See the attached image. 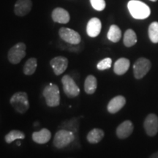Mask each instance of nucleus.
<instances>
[{
	"instance_id": "1",
	"label": "nucleus",
	"mask_w": 158,
	"mask_h": 158,
	"mask_svg": "<svg viewBox=\"0 0 158 158\" xmlns=\"http://www.w3.org/2000/svg\"><path fill=\"white\" fill-rule=\"evenodd\" d=\"M127 8L130 15L135 19H146L151 14L149 6L139 0H130L127 3Z\"/></svg>"
},
{
	"instance_id": "2",
	"label": "nucleus",
	"mask_w": 158,
	"mask_h": 158,
	"mask_svg": "<svg viewBox=\"0 0 158 158\" xmlns=\"http://www.w3.org/2000/svg\"><path fill=\"white\" fill-rule=\"evenodd\" d=\"M12 107L18 113L23 114L29 108L28 95L24 92H18L11 97L10 100Z\"/></svg>"
},
{
	"instance_id": "3",
	"label": "nucleus",
	"mask_w": 158,
	"mask_h": 158,
	"mask_svg": "<svg viewBox=\"0 0 158 158\" xmlns=\"http://www.w3.org/2000/svg\"><path fill=\"white\" fill-rule=\"evenodd\" d=\"M45 102L49 107H56L60 103V92L58 86L54 84H49L43 91Z\"/></svg>"
},
{
	"instance_id": "4",
	"label": "nucleus",
	"mask_w": 158,
	"mask_h": 158,
	"mask_svg": "<svg viewBox=\"0 0 158 158\" xmlns=\"http://www.w3.org/2000/svg\"><path fill=\"white\" fill-rule=\"evenodd\" d=\"M75 139L76 135L73 132L62 129L58 130L55 134L53 143L57 149H62L72 143Z\"/></svg>"
},
{
	"instance_id": "5",
	"label": "nucleus",
	"mask_w": 158,
	"mask_h": 158,
	"mask_svg": "<svg viewBox=\"0 0 158 158\" xmlns=\"http://www.w3.org/2000/svg\"><path fill=\"white\" fill-rule=\"evenodd\" d=\"M27 45L23 43H18L10 48L7 53V59L11 64H17L26 56Z\"/></svg>"
},
{
	"instance_id": "6",
	"label": "nucleus",
	"mask_w": 158,
	"mask_h": 158,
	"mask_svg": "<svg viewBox=\"0 0 158 158\" xmlns=\"http://www.w3.org/2000/svg\"><path fill=\"white\" fill-rule=\"evenodd\" d=\"M63 91L69 98H74L80 94V89L76 84L72 77L68 75H64L62 78Z\"/></svg>"
},
{
	"instance_id": "7",
	"label": "nucleus",
	"mask_w": 158,
	"mask_h": 158,
	"mask_svg": "<svg viewBox=\"0 0 158 158\" xmlns=\"http://www.w3.org/2000/svg\"><path fill=\"white\" fill-rule=\"evenodd\" d=\"M151 62L147 58L138 59L133 65V74L136 79H141L148 73L151 69Z\"/></svg>"
},
{
	"instance_id": "8",
	"label": "nucleus",
	"mask_w": 158,
	"mask_h": 158,
	"mask_svg": "<svg viewBox=\"0 0 158 158\" xmlns=\"http://www.w3.org/2000/svg\"><path fill=\"white\" fill-rule=\"evenodd\" d=\"M59 35L65 43L70 45H79L81 42L80 34L73 29L62 27L59 30Z\"/></svg>"
},
{
	"instance_id": "9",
	"label": "nucleus",
	"mask_w": 158,
	"mask_h": 158,
	"mask_svg": "<svg viewBox=\"0 0 158 158\" xmlns=\"http://www.w3.org/2000/svg\"><path fill=\"white\" fill-rule=\"evenodd\" d=\"M68 59L62 56H56L50 61V65L56 76H60L68 67Z\"/></svg>"
},
{
	"instance_id": "10",
	"label": "nucleus",
	"mask_w": 158,
	"mask_h": 158,
	"mask_svg": "<svg viewBox=\"0 0 158 158\" xmlns=\"http://www.w3.org/2000/svg\"><path fill=\"white\" fill-rule=\"evenodd\" d=\"M143 127L149 136H155L158 132V117L155 114H150L145 118Z\"/></svg>"
},
{
	"instance_id": "11",
	"label": "nucleus",
	"mask_w": 158,
	"mask_h": 158,
	"mask_svg": "<svg viewBox=\"0 0 158 158\" xmlns=\"http://www.w3.org/2000/svg\"><path fill=\"white\" fill-rule=\"evenodd\" d=\"M32 8L31 0H17L14 5V13L17 16L23 17L28 15Z\"/></svg>"
},
{
	"instance_id": "12",
	"label": "nucleus",
	"mask_w": 158,
	"mask_h": 158,
	"mask_svg": "<svg viewBox=\"0 0 158 158\" xmlns=\"http://www.w3.org/2000/svg\"><path fill=\"white\" fill-rule=\"evenodd\" d=\"M133 124L130 120H126L119 124L116 128V135L120 139L127 138L133 133Z\"/></svg>"
},
{
	"instance_id": "13",
	"label": "nucleus",
	"mask_w": 158,
	"mask_h": 158,
	"mask_svg": "<svg viewBox=\"0 0 158 158\" xmlns=\"http://www.w3.org/2000/svg\"><path fill=\"white\" fill-rule=\"evenodd\" d=\"M102 23L98 18H92L86 25V33L90 37H96L100 35Z\"/></svg>"
},
{
	"instance_id": "14",
	"label": "nucleus",
	"mask_w": 158,
	"mask_h": 158,
	"mask_svg": "<svg viewBox=\"0 0 158 158\" xmlns=\"http://www.w3.org/2000/svg\"><path fill=\"white\" fill-rule=\"evenodd\" d=\"M51 18L53 21L56 23H68L70 20V13L68 10L62 7H56L51 13Z\"/></svg>"
},
{
	"instance_id": "15",
	"label": "nucleus",
	"mask_w": 158,
	"mask_h": 158,
	"mask_svg": "<svg viewBox=\"0 0 158 158\" xmlns=\"http://www.w3.org/2000/svg\"><path fill=\"white\" fill-rule=\"evenodd\" d=\"M126 103V99L122 95H118L114 98L108 102L107 109L110 114H116L124 107Z\"/></svg>"
},
{
	"instance_id": "16",
	"label": "nucleus",
	"mask_w": 158,
	"mask_h": 158,
	"mask_svg": "<svg viewBox=\"0 0 158 158\" xmlns=\"http://www.w3.org/2000/svg\"><path fill=\"white\" fill-rule=\"evenodd\" d=\"M51 138V133L46 128H43L40 131L34 132L31 135V138L35 143L44 144L48 143Z\"/></svg>"
},
{
	"instance_id": "17",
	"label": "nucleus",
	"mask_w": 158,
	"mask_h": 158,
	"mask_svg": "<svg viewBox=\"0 0 158 158\" xmlns=\"http://www.w3.org/2000/svg\"><path fill=\"white\" fill-rule=\"evenodd\" d=\"M130 60L127 58H120L116 60L114 66V71L116 75L122 76L130 68Z\"/></svg>"
},
{
	"instance_id": "18",
	"label": "nucleus",
	"mask_w": 158,
	"mask_h": 158,
	"mask_svg": "<svg viewBox=\"0 0 158 158\" xmlns=\"http://www.w3.org/2000/svg\"><path fill=\"white\" fill-rule=\"evenodd\" d=\"M98 87V81L95 76L89 75L86 77L84 81V91L86 94H92L95 92Z\"/></svg>"
},
{
	"instance_id": "19",
	"label": "nucleus",
	"mask_w": 158,
	"mask_h": 158,
	"mask_svg": "<svg viewBox=\"0 0 158 158\" xmlns=\"http://www.w3.org/2000/svg\"><path fill=\"white\" fill-rule=\"evenodd\" d=\"M104 135L103 130L99 128H94L89 132L86 136V139L90 143H98L103 138Z\"/></svg>"
},
{
	"instance_id": "20",
	"label": "nucleus",
	"mask_w": 158,
	"mask_h": 158,
	"mask_svg": "<svg viewBox=\"0 0 158 158\" xmlns=\"http://www.w3.org/2000/svg\"><path fill=\"white\" fill-rule=\"evenodd\" d=\"M107 37L110 41L113 43H118L121 40L122 31L118 26L115 24L110 27L109 30L108 31Z\"/></svg>"
},
{
	"instance_id": "21",
	"label": "nucleus",
	"mask_w": 158,
	"mask_h": 158,
	"mask_svg": "<svg viewBox=\"0 0 158 158\" xmlns=\"http://www.w3.org/2000/svg\"><path fill=\"white\" fill-rule=\"evenodd\" d=\"M37 67V60L36 58H29L23 65V72L26 76H31L35 73Z\"/></svg>"
},
{
	"instance_id": "22",
	"label": "nucleus",
	"mask_w": 158,
	"mask_h": 158,
	"mask_svg": "<svg viewBox=\"0 0 158 158\" xmlns=\"http://www.w3.org/2000/svg\"><path fill=\"white\" fill-rule=\"evenodd\" d=\"M124 45L126 47H132L137 43V35L133 29H129L124 32V39H123Z\"/></svg>"
},
{
	"instance_id": "23",
	"label": "nucleus",
	"mask_w": 158,
	"mask_h": 158,
	"mask_svg": "<svg viewBox=\"0 0 158 158\" xmlns=\"http://www.w3.org/2000/svg\"><path fill=\"white\" fill-rule=\"evenodd\" d=\"M59 127H62V129L69 130V131L73 132L74 134H76L78 130L79 127V122L77 118H72L70 120L65 121L62 124V125L59 126Z\"/></svg>"
},
{
	"instance_id": "24",
	"label": "nucleus",
	"mask_w": 158,
	"mask_h": 158,
	"mask_svg": "<svg viewBox=\"0 0 158 158\" xmlns=\"http://www.w3.org/2000/svg\"><path fill=\"white\" fill-rule=\"evenodd\" d=\"M25 138V134L23 132L18 130H13L5 135V140L7 143H11L16 139H23Z\"/></svg>"
},
{
	"instance_id": "25",
	"label": "nucleus",
	"mask_w": 158,
	"mask_h": 158,
	"mask_svg": "<svg viewBox=\"0 0 158 158\" xmlns=\"http://www.w3.org/2000/svg\"><path fill=\"white\" fill-rule=\"evenodd\" d=\"M148 34L150 40L153 43H158V22L154 21L149 25Z\"/></svg>"
},
{
	"instance_id": "26",
	"label": "nucleus",
	"mask_w": 158,
	"mask_h": 158,
	"mask_svg": "<svg viewBox=\"0 0 158 158\" xmlns=\"http://www.w3.org/2000/svg\"><path fill=\"white\" fill-rule=\"evenodd\" d=\"M112 64V59L110 58H105L100 61L97 64V68L99 70H105L109 69L111 67Z\"/></svg>"
},
{
	"instance_id": "27",
	"label": "nucleus",
	"mask_w": 158,
	"mask_h": 158,
	"mask_svg": "<svg viewBox=\"0 0 158 158\" xmlns=\"http://www.w3.org/2000/svg\"><path fill=\"white\" fill-rule=\"evenodd\" d=\"M92 7L98 11H102L106 8V1L105 0H90Z\"/></svg>"
},
{
	"instance_id": "28",
	"label": "nucleus",
	"mask_w": 158,
	"mask_h": 158,
	"mask_svg": "<svg viewBox=\"0 0 158 158\" xmlns=\"http://www.w3.org/2000/svg\"><path fill=\"white\" fill-rule=\"evenodd\" d=\"M150 158H158V152L152 154V155L150 156Z\"/></svg>"
},
{
	"instance_id": "29",
	"label": "nucleus",
	"mask_w": 158,
	"mask_h": 158,
	"mask_svg": "<svg viewBox=\"0 0 158 158\" xmlns=\"http://www.w3.org/2000/svg\"><path fill=\"white\" fill-rule=\"evenodd\" d=\"M17 145L18 146H20V145H21V143H20L19 141H17Z\"/></svg>"
},
{
	"instance_id": "30",
	"label": "nucleus",
	"mask_w": 158,
	"mask_h": 158,
	"mask_svg": "<svg viewBox=\"0 0 158 158\" xmlns=\"http://www.w3.org/2000/svg\"><path fill=\"white\" fill-rule=\"evenodd\" d=\"M150 1H152V2H157V0H150Z\"/></svg>"
}]
</instances>
